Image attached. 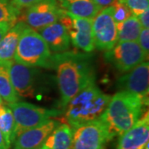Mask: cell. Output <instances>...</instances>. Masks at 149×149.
<instances>
[{
	"label": "cell",
	"mask_w": 149,
	"mask_h": 149,
	"mask_svg": "<svg viewBox=\"0 0 149 149\" xmlns=\"http://www.w3.org/2000/svg\"><path fill=\"white\" fill-rule=\"evenodd\" d=\"M145 106L139 96L125 91H118L111 96L106 109L100 116L113 138L120 136L132 128L139 120Z\"/></svg>",
	"instance_id": "obj_2"
},
{
	"label": "cell",
	"mask_w": 149,
	"mask_h": 149,
	"mask_svg": "<svg viewBox=\"0 0 149 149\" xmlns=\"http://www.w3.org/2000/svg\"><path fill=\"white\" fill-rule=\"evenodd\" d=\"M111 95L92 83L80 91L65 106V118L73 128L99 119L106 109Z\"/></svg>",
	"instance_id": "obj_3"
},
{
	"label": "cell",
	"mask_w": 149,
	"mask_h": 149,
	"mask_svg": "<svg viewBox=\"0 0 149 149\" xmlns=\"http://www.w3.org/2000/svg\"><path fill=\"white\" fill-rule=\"evenodd\" d=\"M14 129L15 121L13 114L9 107L2 104L0 105V131L9 148L14 141Z\"/></svg>",
	"instance_id": "obj_21"
},
{
	"label": "cell",
	"mask_w": 149,
	"mask_h": 149,
	"mask_svg": "<svg viewBox=\"0 0 149 149\" xmlns=\"http://www.w3.org/2000/svg\"><path fill=\"white\" fill-rule=\"evenodd\" d=\"M59 123L57 120L51 118L37 127L22 132L12 143L13 149H38Z\"/></svg>",
	"instance_id": "obj_13"
},
{
	"label": "cell",
	"mask_w": 149,
	"mask_h": 149,
	"mask_svg": "<svg viewBox=\"0 0 149 149\" xmlns=\"http://www.w3.org/2000/svg\"><path fill=\"white\" fill-rule=\"evenodd\" d=\"M3 99H2V97L0 96V105H1L2 104H3Z\"/></svg>",
	"instance_id": "obj_32"
},
{
	"label": "cell",
	"mask_w": 149,
	"mask_h": 149,
	"mask_svg": "<svg viewBox=\"0 0 149 149\" xmlns=\"http://www.w3.org/2000/svg\"><path fill=\"white\" fill-rule=\"evenodd\" d=\"M95 47L107 52L117 43V24L113 17L111 6L102 8L92 19Z\"/></svg>",
	"instance_id": "obj_10"
},
{
	"label": "cell",
	"mask_w": 149,
	"mask_h": 149,
	"mask_svg": "<svg viewBox=\"0 0 149 149\" xmlns=\"http://www.w3.org/2000/svg\"><path fill=\"white\" fill-rule=\"evenodd\" d=\"M64 13L56 0H46L23 9L19 17L28 27L38 31L59 21Z\"/></svg>",
	"instance_id": "obj_9"
},
{
	"label": "cell",
	"mask_w": 149,
	"mask_h": 149,
	"mask_svg": "<svg viewBox=\"0 0 149 149\" xmlns=\"http://www.w3.org/2000/svg\"><path fill=\"white\" fill-rule=\"evenodd\" d=\"M6 104L9 107L15 121L14 139L22 132L37 127L63 113L62 110L47 109L27 102L17 101Z\"/></svg>",
	"instance_id": "obj_5"
},
{
	"label": "cell",
	"mask_w": 149,
	"mask_h": 149,
	"mask_svg": "<svg viewBox=\"0 0 149 149\" xmlns=\"http://www.w3.org/2000/svg\"><path fill=\"white\" fill-rule=\"evenodd\" d=\"M46 0H11V3L13 6L20 13L23 9L27 8L30 6L34 5L36 3H41Z\"/></svg>",
	"instance_id": "obj_26"
},
{
	"label": "cell",
	"mask_w": 149,
	"mask_h": 149,
	"mask_svg": "<svg viewBox=\"0 0 149 149\" xmlns=\"http://www.w3.org/2000/svg\"><path fill=\"white\" fill-rule=\"evenodd\" d=\"M20 16V13L13 6L11 0H0V23L13 25Z\"/></svg>",
	"instance_id": "obj_22"
},
{
	"label": "cell",
	"mask_w": 149,
	"mask_h": 149,
	"mask_svg": "<svg viewBox=\"0 0 149 149\" xmlns=\"http://www.w3.org/2000/svg\"><path fill=\"white\" fill-rule=\"evenodd\" d=\"M142 29L137 16L132 14L128 19L117 24V42H137Z\"/></svg>",
	"instance_id": "obj_19"
},
{
	"label": "cell",
	"mask_w": 149,
	"mask_h": 149,
	"mask_svg": "<svg viewBox=\"0 0 149 149\" xmlns=\"http://www.w3.org/2000/svg\"><path fill=\"white\" fill-rule=\"evenodd\" d=\"M37 32L44 39L52 53H61L69 51L70 46L69 34L60 21L42 27Z\"/></svg>",
	"instance_id": "obj_15"
},
{
	"label": "cell",
	"mask_w": 149,
	"mask_h": 149,
	"mask_svg": "<svg viewBox=\"0 0 149 149\" xmlns=\"http://www.w3.org/2000/svg\"><path fill=\"white\" fill-rule=\"evenodd\" d=\"M52 52L37 31L26 26L17 43L13 61L29 67L50 69Z\"/></svg>",
	"instance_id": "obj_4"
},
{
	"label": "cell",
	"mask_w": 149,
	"mask_h": 149,
	"mask_svg": "<svg viewBox=\"0 0 149 149\" xmlns=\"http://www.w3.org/2000/svg\"><path fill=\"white\" fill-rule=\"evenodd\" d=\"M138 42H117L113 47L105 52L104 58L116 69L126 73L148 59Z\"/></svg>",
	"instance_id": "obj_7"
},
{
	"label": "cell",
	"mask_w": 149,
	"mask_h": 149,
	"mask_svg": "<svg viewBox=\"0 0 149 149\" xmlns=\"http://www.w3.org/2000/svg\"><path fill=\"white\" fill-rule=\"evenodd\" d=\"M149 64L145 61L135 68L126 72L117 80L119 91H125L139 96L148 105L149 92Z\"/></svg>",
	"instance_id": "obj_12"
},
{
	"label": "cell",
	"mask_w": 149,
	"mask_h": 149,
	"mask_svg": "<svg viewBox=\"0 0 149 149\" xmlns=\"http://www.w3.org/2000/svg\"><path fill=\"white\" fill-rule=\"evenodd\" d=\"M73 129L68 123H59L38 149H71Z\"/></svg>",
	"instance_id": "obj_16"
},
{
	"label": "cell",
	"mask_w": 149,
	"mask_h": 149,
	"mask_svg": "<svg viewBox=\"0 0 149 149\" xmlns=\"http://www.w3.org/2000/svg\"><path fill=\"white\" fill-rule=\"evenodd\" d=\"M113 139L100 118L73 128L71 149H104Z\"/></svg>",
	"instance_id": "obj_6"
},
{
	"label": "cell",
	"mask_w": 149,
	"mask_h": 149,
	"mask_svg": "<svg viewBox=\"0 0 149 149\" xmlns=\"http://www.w3.org/2000/svg\"><path fill=\"white\" fill-rule=\"evenodd\" d=\"M113 17L116 24L128 19L133 13L123 0H115L111 5Z\"/></svg>",
	"instance_id": "obj_23"
},
{
	"label": "cell",
	"mask_w": 149,
	"mask_h": 149,
	"mask_svg": "<svg viewBox=\"0 0 149 149\" xmlns=\"http://www.w3.org/2000/svg\"><path fill=\"white\" fill-rule=\"evenodd\" d=\"M0 149H10V148L8 146V144L6 143L4 138L1 133V131H0Z\"/></svg>",
	"instance_id": "obj_30"
},
{
	"label": "cell",
	"mask_w": 149,
	"mask_h": 149,
	"mask_svg": "<svg viewBox=\"0 0 149 149\" xmlns=\"http://www.w3.org/2000/svg\"><path fill=\"white\" fill-rule=\"evenodd\" d=\"M138 43L141 48L143 49L146 55L148 56L149 52V29L148 28H143L140 32L139 39H138Z\"/></svg>",
	"instance_id": "obj_25"
},
{
	"label": "cell",
	"mask_w": 149,
	"mask_h": 149,
	"mask_svg": "<svg viewBox=\"0 0 149 149\" xmlns=\"http://www.w3.org/2000/svg\"><path fill=\"white\" fill-rule=\"evenodd\" d=\"M50 69L56 72L61 106L63 109L76 94L95 80L92 56L86 52L67 51L52 53Z\"/></svg>",
	"instance_id": "obj_1"
},
{
	"label": "cell",
	"mask_w": 149,
	"mask_h": 149,
	"mask_svg": "<svg viewBox=\"0 0 149 149\" xmlns=\"http://www.w3.org/2000/svg\"><path fill=\"white\" fill-rule=\"evenodd\" d=\"M142 28H149V9L144 11L137 16Z\"/></svg>",
	"instance_id": "obj_27"
},
{
	"label": "cell",
	"mask_w": 149,
	"mask_h": 149,
	"mask_svg": "<svg viewBox=\"0 0 149 149\" xmlns=\"http://www.w3.org/2000/svg\"><path fill=\"white\" fill-rule=\"evenodd\" d=\"M149 140L148 110L128 131L120 135L116 149H144Z\"/></svg>",
	"instance_id": "obj_14"
},
{
	"label": "cell",
	"mask_w": 149,
	"mask_h": 149,
	"mask_svg": "<svg viewBox=\"0 0 149 149\" xmlns=\"http://www.w3.org/2000/svg\"><path fill=\"white\" fill-rule=\"evenodd\" d=\"M144 149H148V144H147V146L145 147V148Z\"/></svg>",
	"instance_id": "obj_33"
},
{
	"label": "cell",
	"mask_w": 149,
	"mask_h": 149,
	"mask_svg": "<svg viewBox=\"0 0 149 149\" xmlns=\"http://www.w3.org/2000/svg\"><path fill=\"white\" fill-rule=\"evenodd\" d=\"M132 12L133 15L138 16L144 11L149 9V0H123Z\"/></svg>",
	"instance_id": "obj_24"
},
{
	"label": "cell",
	"mask_w": 149,
	"mask_h": 149,
	"mask_svg": "<svg viewBox=\"0 0 149 149\" xmlns=\"http://www.w3.org/2000/svg\"><path fill=\"white\" fill-rule=\"evenodd\" d=\"M59 5L71 15L88 19H93L102 9L93 0H71L60 3Z\"/></svg>",
	"instance_id": "obj_18"
},
{
	"label": "cell",
	"mask_w": 149,
	"mask_h": 149,
	"mask_svg": "<svg viewBox=\"0 0 149 149\" xmlns=\"http://www.w3.org/2000/svg\"><path fill=\"white\" fill-rule=\"evenodd\" d=\"M59 21L66 28L70 43L74 47L86 53H90L95 49L92 19L78 17L65 11Z\"/></svg>",
	"instance_id": "obj_11"
},
{
	"label": "cell",
	"mask_w": 149,
	"mask_h": 149,
	"mask_svg": "<svg viewBox=\"0 0 149 149\" xmlns=\"http://www.w3.org/2000/svg\"><path fill=\"white\" fill-rule=\"evenodd\" d=\"M0 96L6 104L15 103L19 100V97L11 82L10 75L6 61H0Z\"/></svg>",
	"instance_id": "obj_20"
},
{
	"label": "cell",
	"mask_w": 149,
	"mask_h": 149,
	"mask_svg": "<svg viewBox=\"0 0 149 149\" xmlns=\"http://www.w3.org/2000/svg\"><path fill=\"white\" fill-rule=\"evenodd\" d=\"M11 82L17 95L22 99H33L37 95L40 71L36 67H29L12 60L6 61Z\"/></svg>",
	"instance_id": "obj_8"
},
{
	"label": "cell",
	"mask_w": 149,
	"mask_h": 149,
	"mask_svg": "<svg viewBox=\"0 0 149 149\" xmlns=\"http://www.w3.org/2000/svg\"><path fill=\"white\" fill-rule=\"evenodd\" d=\"M27 26L22 21H17L0 41V61L13 60L17 43L23 29Z\"/></svg>",
	"instance_id": "obj_17"
},
{
	"label": "cell",
	"mask_w": 149,
	"mask_h": 149,
	"mask_svg": "<svg viewBox=\"0 0 149 149\" xmlns=\"http://www.w3.org/2000/svg\"><path fill=\"white\" fill-rule=\"evenodd\" d=\"M58 2V3H62V2H66V1H71V0H56Z\"/></svg>",
	"instance_id": "obj_31"
},
{
	"label": "cell",
	"mask_w": 149,
	"mask_h": 149,
	"mask_svg": "<svg viewBox=\"0 0 149 149\" xmlns=\"http://www.w3.org/2000/svg\"><path fill=\"white\" fill-rule=\"evenodd\" d=\"M12 26L13 25L8 24V23H0V41L4 37V35L10 29Z\"/></svg>",
	"instance_id": "obj_28"
},
{
	"label": "cell",
	"mask_w": 149,
	"mask_h": 149,
	"mask_svg": "<svg viewBox=\"0 0 149 149\" xmlns=\"http://www.w3.org/2000/svg\"><path fill=\"white\" fill-rule=\"evenodd\" d=\"M96 4L98 6H100L101 8H106L110 6L115 1V0H93Z\"/></svg>",
	"instance_id": "obj_29"
}]
</instances>
